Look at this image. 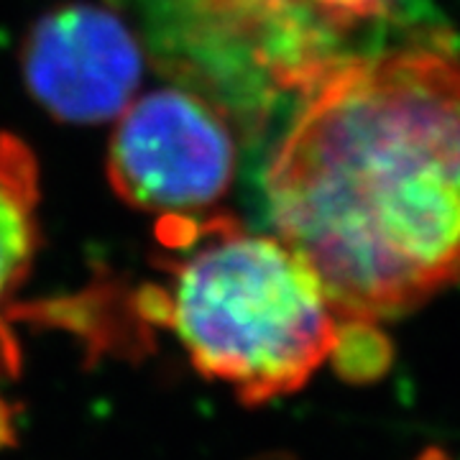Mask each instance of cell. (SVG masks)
I'll use <instances>...</instances> for the list:
<instances>
[{
    "label": "cell",
    "mask_w": 460,
    "mask_h": 460,
    "mask_svg": "<svg viewBox=\"0 0 460 460\" xmlns=\"http://www.w3.org/2000/svg\"><path fill=\"white\" fill-rule=\"evenodd\" d=\"M266 169L274 228L341 323L404 314L460 279V62L341 57Z\"/></svg>",
    "instance_id": "1"
},
{
    "label": "cell",
    "mask_w": 460,
    "mask_h": 460,
    "mask_svg": "<svg viewBox=\"0 0 460 460\" xmlns=\"http://www.w3.org/2000/svg\"><path fill=\"white\" fill-rule=\"evenodd\" d=\"M164 281L138 299L195 371L243 404L295 394L332 356L338 314L313 266L233 217H164Z\"/></svg>",
    "instance_id": "2"
},
{
    "label": "cell",
    "mask_w": 460,
    "mask_h": 460,
    "mask_svg": "<svg viewBox=\"0 0 460 460\" xmlns=\"http://www.w3.org/2000/svg\"><path fill=\"white\" fill-rule=\"evenodd\" d=\"M238 148L226 113L195 90L164 87L115 118L108 177L136 210L198 217L230 190Z\"/></svg>",
    "instance_id": "3"
},
{
    "label": "cell",
    "mask_w": 460,
    "mask_h": 460,
    "mask_svg": "<svg viewBox=\"0 0 460 460\" xmlns=\"http://www.w3.org/2000/svg\"><path fill=\"white\" fill-rule=\"evenodd\" d=\"M31 95L66 123L123 113L144 80V47L113 8L69 3L36 21L23 47Z\"/></svg>",
    "instance_id": "4"
},
{
    "label": "cell",
    "mask_w": 460,
    "mask_h": 460,
    "mask_svg": "<svg viewBox=\"0 0 460 460\" xmlns=\"http://www.w3.org/2000/svg\"><path fill=\"white\" fill-rule=\"evenodd\" d=\"M39 166L13 133H0V378L16 376V296L39 246Z\"/></svg>",
    "instance_id": "5"
},
{
    "label": "cell",
    "mask_w": 460,
    "mask_h": 460,
    "mask_svg": "<svg viewBox=\"0 0 460 460\" xmlns=\"http://www.w3.org/2000/svg\"><path fill=\"white\" fill-rule=\"evenodd\" d=\"M338 374L348 381H374L392 363V345L378 332L376 323H341L332 356Z\"/></svg>",
    "instance_id": "6"
},
{
    "label": "cell",
    "mask_w": 460,
    "mask_h": 460,
    "mask_svg": "<svg viewBox=\"0 0 460 460\" xmlns=\"http://www.w3.org/2000/svg\"><path fill=\"white\" fill-rule=\"evenodd\" d=\"M314 11L338 33L353 31L363 23L396 16L402 0H310Z\"/></svg>",
    "instance_id": "7"
}]
</instances>
